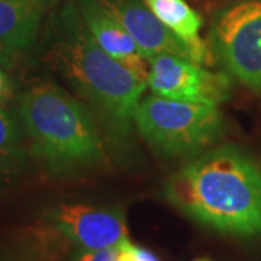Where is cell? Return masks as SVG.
<instances>
[{
	"instance_id": "obj_3",
	"label": "cell",
	"mask_w": 261,
	"mask_h": 261,
	"mask_svg": "<svg viewBox=\"0 0 261 261\" xmlns=\"http://www.w3.org/2000/svg\"><path fill=\"white\" fill-rule=\"evenodd\" d=\"M19 115L34 154L54 173L80 171L105 160L93 115L61 87L44 83L28 89L20 97Z\"/></svg>"
},
{
	"instance_id": "obj_4",
	"label": "cell",
	"mask_w": 261,
	"mask_h": 261,
	"mask_svg": "<svg viewBox=\"0 0 261 261\" xmlns=\"http://www.w3.org/2000/svg\"><path fill=\"white\" fill-rule=\"evenodd\" d=\"M134 123L144 140L167 157H192L203 152L221 138L224 125L218 106L157 94L141 99Z\"/></svg>"
},
{
	"instance_id": "obj_11",
	"label": "cell",
	"mask_w": 261,
	"mask_h": 261,
	"mask_svg": "<svg viewBox=\"0 0 261 261\" xmlns=\"http://www.w3.org/2000/svg\"><path fill=\"white\" fill-rule=\"evenodd\" d=\"M157 18L192 45H206L199 32L202 29V16L189 6L186 0H142Z\"/></svg>"
},
{
	"instance_id": "obj_16",
	"label": "cell",
	"mask_w": 261,
	"mask_h": 261,
	"mask_svg": "<svg viewBox=\"0 0 261 261\" xmlns=\"http://www.w3.org/2000/svg\"><path fill=\"white\" fill-rule=\"evenodd\" d=\"M132 251H134V255H135V260L137 261H160L159 257L151 250L140 247V245L132 244Z\"/></svg>"
},
{
	"instance_id": "obj_5",
	"label": "cell",
	"mask_w": 261,
	"mask_h": 261,
	"mask_svg": "<svg viewBox=\"0 0 261 261\" xmlns=\"http://www.w3.org/2000/svg\"><path fill=\"white\" fill-rule=\"evenodd\" d=\"M211 44L228 74L261 90V0L221 12L212 25Z\"/></svg>"
},
{
	"instance_id": "obj_12",
	"label": "cell",
	"mask_w": 261,
	"mask_h": 261,
	"mask_svg": "<svg viewBox=\"0 0 261 261\" xmlns=\"http://www.w3.org/2000/svg\"><path fill=\"white\" fill-rule=\"evenodd\" d=\"M16 141V128L9 115L0 109V149L13 147Z\"/></svg>"
},
{
	"instance_id": "obj_6",
	"label": "cell",
	"mask_w": 261,
	"mask_h": 261,
	"mask_svg": "<svg viewBox=\"0 0 261 261\" xmlns=\"http://www.w3.org/2000/svg\"><path fill=\"white\" fill-rule=\"evenodd\" d=\"M147 83L151 92L161 97L212 106L224 103L231 89L229 75L212 73L203 65L173 54L149 58Z\"/></svg>"
},
{
	"instance_id": "obj_17",
	"label": "cell",
	"mask_w": 261,
	"mask_h": 261,
	"mask_svg": "<svg viewBox=\"0 0 261 261\" xmlns=\"http://www.w3.org/2000/svg\"><path fill=\"white\" fill-rule=\"evenodd\" d=\"M193 261H211V260H207V258H199V260H193Z\"/></svg>"
},
{
	"instance_id": "obj_8",
	"label": "cell",
	"mask_w": 261,
	"mask_h": 261,
	"mask_svg": "<svg viewBox=\"0 0 261 261\" xmlns=\"http://www.w3.org/2000/svg\"><path fill=\"white\" fill-rule=\"evenodd\" d=\"M49 221L68 243L87 250L118 247L128 238L121 212L83 203H63L49 212Z\"/></svg>"
},
{
	"instance_id": "obj_9",
	"label": "cell",
	"mask_w": 261,
	"mask_h": 261,
	"mask_svg": "<svg viewBox=\"0 0 261 261\" xmlns=\"http://www.w3.org/2000/svg\"><path fill=\"white\" fill-rule=\"evenodd\" d=\"M80 9L84 25L94 42L105 53L147 80L149 74V61L141 53L134 38L115 19L105 13L94 0H82Z\"/></svg>"
},
{
	"instance_id": "obj_7",
	"label": "cell",
	"mask_w": 261,
	"mask_h": 261,
	"mask_svg": "<svg viewBox=\"0 0 261 261\" xmlns=\"http://www.w3.org/2000/svg\"><path fill=\"white\" fill-rule=\"evenodd\" d=\"M97 6L125 29L141 53L149 58L157 54H173L200 65L211 63L207 45H192L176 35L160 20L142 0H94Z\"/></svg>"
},
{
	"instance_id": "obj_15",
	"label": "cell",
	"mask_w": 261,
	"mask_h": 261,
	"mask_svg": "<svg viewBox=\"0 0 261 261\" xmlns=\"http://www.w3.org/2000/svg\"><path fill=\"white\" fill-rule=\"evenodd\" d=\"M13 96V83L8 75L0 70V103H5Z\"/></svg>"
},
{
	"instance_id": "obj_13",
	"label": "cell",
	"mask_w": 261,
	"mask_h": 261,
	"mask_svg": "<svg viewBox=\"0 0 261 261\" xmlns=\"http://www.w3.org/2000/svg\"><path fill=\"white\" fill-rule=\"evenodd\" d=\"M118 247H108L100 250H87L77 261H118Z\"/></svg>"
},
{
	"instance_id": "obj_1",
	"label": "cell",
	"mask_w": 261,
	"mask_h": 261,
	"mask_svg": "<svg viewBox=\"0 0 261 261\" xmlns=\"http://www.w3.org/2000/svg\"><path fill=\"white\" fill-rule=\"evenodd\" d=\"M163 195L187 218L216 232L261 237V166L238 147L196 155L170 176Z\"/></svg>"
},
{
	"instance_id": "obj_10",
	"label": "cell",
	"mask_w": 261,
	"mask_h": 261,
	"mask_svg": "<svg viewBox=\"0 0 261 261\" xmlns=\"http://www.w3.org/2000/svg\"><path fill=\"white\" fill-rule=\"evenodd\" d=\"M47 0H0V57L28 48L37 37Z\"/></svg>"
},
{
	"instance_id": "obj_14",
	"label": "cell",
	"mask_w": 261,
	"mask_h": 261,
	"mask_svg": "<svg viewBox=\"0 0 261 261\" xmlns=\"http://www.w3.org/2000/svg\"><path fill=\"white\" fill-rule=\"evenodd\" d=\"M19 152L15 147L0 149V176L8 173L12 166H15L19 160Z\"/></svg>"
},
{
	"instance_id": "obj_2",
	"label": "cell",
	"mask_w": 261,
	"mask_h": 261,
	"mask_svg": "<svg viewBox=\"0 0 261 261\" xmlns=\"http://www.w3.org/2000/svg\"><path fill=\"white\" fill-rule=\"evenodd\" d=\"M49 60L67 83L99 115L109 135L126 141L147 80L99 47L83 19L68 20Z\"/></svg>"
}]
</instances>
